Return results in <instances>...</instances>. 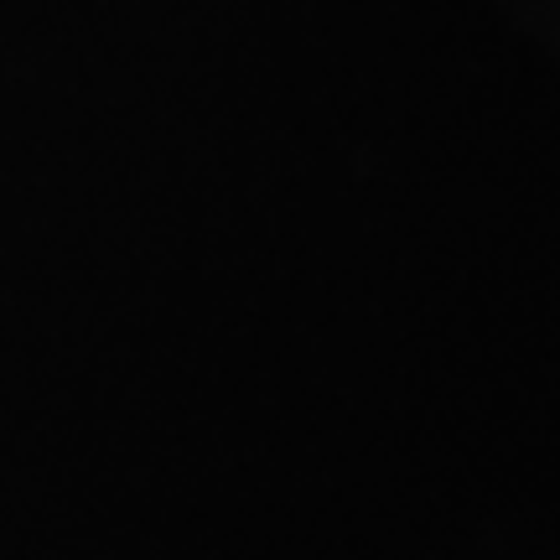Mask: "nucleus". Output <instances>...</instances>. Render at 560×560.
<instances>
[]
</instances>
